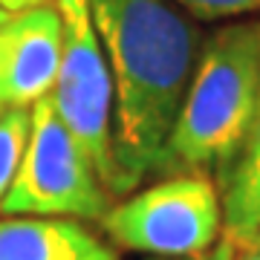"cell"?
<instances>
[{
	"label": "cell",
	"instance_id": "obj_6",
	"mask_svg": "<svg viewBox=\"0 0 260 260\" xmlns=\"http://www.w3.org/2000/svg\"><path fill=\"white\" fill-rule=\"evenodd\" d=\"M64 20L58 6L12 12L0 23V107H32L52 90L61 67Z\"/></svg>",
	"mask_w": 260,
	"mask_h": 260
},
{
	"label": "cell",
	"instance_id": "obj_8",
	"mask_svg": "<svg viewBox=\"0 0 260 260\" xmlns=\"http://www.w3.org/2000/svg\"><path fill=\"white\" fill-rule=\"evenodd\" d=\"M217 188L223 203V237L234 246L251 243L260 225V110L232 165L217 177Z\"/></svg>",
	"mask_w": 260,
	"mask_h": 260
},
{
	"label": "cell",
	"instance_id": "obj_3",
	"mask_svg": "<svg viewBox=\"0 0 260 260\" xmlns=\"http://www.w3.org/2000/svg\"><path fill=\"white\" fill-rule=\"evenodd\" d=\"M102 225L121 249L165 260H203L223 240L220 188L208 174H174L121 197Z\"/></svg>",
	"mask_w": 260,
	"mask_h": 260
},
{
	"label": "cell",
	"instance_id": "obj_9",
	"mask_svg": "<svg viewBox=\"0 0 260 260\" xmlns=\"http://www.w3.org/2000/svg\"><path fill=\"white\" fill-rule=\"evenodd\" d=\"M32 107H3L0 110V200L18 177L20 159L29 142Z\"/></svg>",
	"mask_w": 260,
	"mask_h": 260
},
{
	"label": "cell",
	"instance_id": "obj_12",
	"mask_svg": "<svg viewBox=\"0 0 260 260\" xmlns=\"http://www.w3.org/2000/svg\"><path fill=\"white\" fill-rule=\"evenodd\" d=\"M203 260H234V246H232V240H220L217 243V246H214L211 251H208V254H205Z\"/></svg>",
	"mask_w": 260,
	"mask_h": 260
},
{
	"label": "cell",
	"instance_id": "obj_4",
	"mask_svg": "<svg viewBox=\"0 0 260 260\" xmlns=\"http://www.w3.org/2000/svg\"><path fill=\"white\" fill-rule=\"evenodd\" d=\"M107 188L81 145L67 133L49 99L32 104L29 142L18 177L0 200V217H61L102 223L110 211Z\"/></svg>",
	"mask_w": 260,
	"mask_h": 260
},
{
	"label": "cell",
	"instance_id": "obj_16",
	"mask_svg": "<svg viewBox=\"0 0 260 260\" xmlns=\"http://www.w3.org/2000/svg\"><path fill=\"white\" fill-rule=\"evenodd\" d=\"M156 260H165V257H156Z\"/></svg>",
	"mask_w": 260,
	"mask_h": 260
},
{
	"label": "cell",
	"instance_id": "obj_10",
	"mask_svg": "<svg viewBox=\"0 0 260 260\" xmlns=\"http://www.w3.org/2000/svg\"><path fill=\"white\" fill-rule=\"evenodd\" d=\"M182 12L200 20H246L260 15V0H174Z\"/></svg>",
	"mask_w": 260,
	"mask_h": 260
},
{
	"label": "cell",
	"instance_id": "obj_17",
	"mask_svg": "<svg viewBox=\"0 0 260 260\" xmlns=\"http://www.w3.org/2000/svg\"><path fill=\"white\" fill-rule=\"evenodd\" d=\"M0 110H3V107H0Z\"/></svg>",
	"mask_w": 260,
	"mask_h": 260
},
{
	"label": "cell",
	"instance_id": "obj_2",
	"mask_svg": "<svg viewBox=\"0 0 260 260\" xmlns=\"http://www.w3.org/2000/svg\"><path fill=\"white\" fill-rule=\"evenodd\" d=\"M260 110V18L234 20L203 41L156 174H223Z\"/></svg>",
	"mask_w": 260,
	"mask_h": 260
},
{
	"label": "cell",
	"instance_id": "obj_7",
	"mask_svg": "<svg viewBox=\"0 0 260 260\" xmlns=\"http://www.w3.org/2000/svg\"><path fill=\"white\" fill-rule=\"evenodd\" d=\"M0 260H119L81 220L0 217Z\"/></svg>",
	"mask_w": 260,
	"mask_h": 260
},
{
	"label": "cell",
	"instance_id": "obj_13",
	"mask_svg": "<svg viewBox=\"0 0 260 260\" xmlns=\"http://www.w3.org/2000/svg\"><path fill=\"white\" fill-rule=\"evenodd\" d=\"M232 246H234V243H232ZM234 260H260V246H254V243L234 246Z\"/></svg>",
	"mask_w": 260,
	"mask_h": 260
},
{
	"label": "cell",
	"instance_id": "obj_14",
	"mask_svg": "<svg viewBox=\"0 0 260 260\" xmlns=\"http://www.w3.org/2000/svg\"><path fill=\"white\" fill-rule=\"evenodd\" d=\"M251 243H254V246H260V225H257V232H254V237H251Z\"/></svg>",
	"mask_w": 260,
	"mask_h": 260
},
{
	"label": "cell",
	"instance_id": "obj_5",
	"mask_svg": "<svg viewBox=\"0 0 260 260\" xmlns=\"http://www.w3.org/2000/svg\"><path fill=\"white\" fill-rule=\"evenodd\" d=\"M64 20L61 67L49 99L67 133L73 136L110 197H119V171L113 153V75L90 20L87 0H58Z\"/></svg>",
	"mask_w": 260,
	"mask_h": 260
},
{
	"label": "cell",
	"instance_id": "obj_11",
	"mask_svg": "<svg viewBox=\"0 0 260 260\" xmlns=\"http://www.w3.org/2000/svg\"><path fill=\"white\" fill-rule=\"evenodd\" d=\"M52 0H0V9L3 12H23V9H35V6H47Z\"/></svg>",
	"mask_w": 260,
	"mask_h": 260
},
{
	"label": "cell",
	"instance_id": "obj_1",
	"mask_svg": "<svg viewBox=\"0 0 260 260\" xmlns=\"http://www.w3.org/2000/svg\"><path fill=\"white\" fill-rule=\"evenodd\" d=\"M113 75V153L119 197L148 174L177 124L203 32L174 0H87Z\"/></svg>",
	"mask_w": 260,
	"mask_h": 260
},
{
	"label": "cell",
	"instance_id": "obj_15",
	"mask_svg": "<svg viewBox=\"0 0 260 260\" xmlns=\"http://www.w3.org/2000/svg\"><path fill=\"white\" fill-rule=\"evenodd\" d=\"M6 18H9V12H3V9H0V23H3Z\"/></svg>",
	"mask_w": 260,
	"mask_h": 260
}]
</instances>
